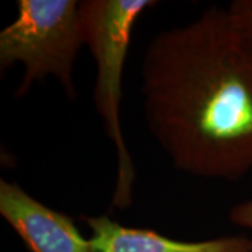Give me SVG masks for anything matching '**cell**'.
<instances>
[{"mask_svg":"<svg viewBox=\"0 0 252 252\" xmlns=\"http://www.w3.org/2000/svg\"><path fill=\"white\" fill-rule=\"evenodd\" d=\"M146 124L178 171L238 181L252 170V46L212 6L150 39L140 67Z\"/></svg>","mask_w":252,"mask_h":252,"instance_id":"6da1fadb","label":"cell"},{"mask_svg":"<svg viewBox=\"0 0 252 252\" xmlns=\"http://www.w3.org/2000/svg\"><path fill=\"white\" fill-rule=\"evenodd\" d=\"M157 4L150 0H84L80 1V21L84 45L97 67L94 107L104 130L115 146L118 172L111 199L112 210H126L133 202L135 164L125 143L121 124L122 76L126 56L137 20Z\"/></svg>","mask_w":252,"mask_h":252,"instance_id":"7a4b0ae2","label":"cell"},{"mask_svg":"<svg viewBox=\"0 0 252 252\" xmlns=\"http://www.w3.org/2000/svg\"><path fill=\"white\" fill-rule=\"evenodd\" d=\"M0 215L30 252H91L72 217L36 200L16 182L0 181Z\"/></svg>","mask_w":252,"mask_h":252,"instance_id":"277c9868","label":"cell"},{"mask_svg":"<svg viewBox=\"0 0 252 252\" xmlns=\"http://www.w3.org/2000/svg\"><path fill=\"white\" fill-rule=\"evenodd\" d=\"M84 45L80 1L18 0L17 16L0 32V69L23 64L16 97L52 76L70 99L77 98L74 63Z\"/></svg>","mask_w":252,"mask_h":252,"instance_id":"3957f363","label":"cell"},{"mask_svg":"<svg viewBox=\"0 0 252 252\" xmlns=\"http://www.w3.org/2000/svg\"><path fill=\"white\" fill-rule=\"evenodd\" d=\"M228 220L234 225L252 230V199L231 207L228 212Z\"/></svg>","mask_w":252,"mask_h":252,"instance_id":"52a82bcc","label":"cell"},{"mask_svg":"<svg viewBox=\"0 0 252 252\" xmlns=\"http://www.w3.org/2000/svg\"><path fill=\"white\" fill-rule=\"evenodd\" d=\"M81 219L90 228L91 252H252V238L247 235L181 241L149 228L126 227L105 215Z\"/></svg>","mask_w":252,"mask_h":252,"instance_id":"5b68a950","label":"cell"},{"mask_svg":"<svg viewBox=\"0 0 252 252\" xmlns=\"http://www.w3.org/2000/svg\"><path fill=\"white\" fill-rule=\"evenodd\" d=\"M228 10L252 46V0H234Z\"/></svg>","mask_w":252,"mask_h":252,"instance_id":"8992f818","label":"cell"}]
</instances>
